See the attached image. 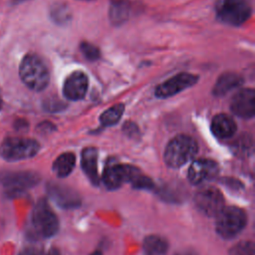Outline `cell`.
<instances>
[{"label":"cell","mask_w":255,"mask_h":255,"mask_svg":"<svg viewBox=\"0 0 255 255\" xmlns=\"http://www.w3.org/2000/svg\"><path fill=\"white\" fill-rule=\"evenodd\" d=\"M247 216L243 209L230 206L216 216V231L224 239H230L239 234L245 227Z\"/></svg>","instance_id":"5b68a950"},{"label":"cell","mask_w":255,"mask_h":255,"mask_svg":"<svg viewBox=\"0 0 255 255\" xmlns=\"http://www.w3.org/2000/svg\"><path fill=\"white\" fill-rule=\"evenodd\" d=\"M219 171L218 164L206 158L194 160L188 169V179L193 184H199L214 178Z\"/></svg>","instance_id":"7c38bea8"},{"label":"cell","mask_w":255,"mask_h":255,"mask_svg":"<svg viewBox=\"0 0 255 255\" xmlns=\"http://www.w3.org/2000/svg\"><path fill=\"white\" fill-rule=\"evenodd\" d=\"M243 83L241 76L235 73H225L219 77L213 88V94L217 97L224 96L238 88Z\"/></svg>","instance_id":"e0dca14e"},{"label":"cell","mask_w":255,"mask_h":255,"mask_svg":"<svg viewBox=\"0 0 255 255\" xmlns=\"http://www.w3.org/2000/svg\"><path fill=\"white\" fill-rule=\"evenodd\" d=\"M125 111V106L123 104L115 105L108 110H106L100 117L101 124L105 127L115 126L122 118Z\"/></svg>","instance_id":"ffe728a7"},{"label":"cell","mask_w":255,"mask_h":255,"mask_svg":"<svg viewBox=\"0 0 255 255\" xmlns=\"http://www.w3.org/2000/svg\"><path fill=\"white\" fill-rule=\"evenodd\" d=\"M88 90V77L82 71L70 74L63 85V94L68 100L79 101L83 99Z\"/></svg>","instance_id":"4fadbf2b"},{"label":"cell","mask_w":255,"mask_h":255,"mask_svg":"<svg viewBox=\"0 0 255 255\" xmlns=\"http://www.w3.org/2000/svg\"><path fill=\"white\" fill-rule=\"evenodd\" d=\"M54 126L52 125V123H49V122H44V123H41L39 126H38V129L41 131V132H47V131H51L52 129H54Z\"/></svg>","instance_id":"83f0119b"},{"label":"cell","mask_w":255,"mask_h":255,"mask_svg":"<svg viewBox=\"0 0 255 255\" xmlns=\"http://www.w3.org/2000/svg\"><path fill=\"white\" fill-rule=\"evenodd\" d=\"M176 255H196L195 253H193L192 251H185V252H182L180 254H176Z\"/></svg>","instance_id":"4dcf8cb0"},{"label":"cell","mask_w":255,"mask_h":255,"mask_svg":"<svg viewBox=\"0 0 255 255\" xmlns=\"http://www.w3.org/2000/svg\"><path fill=\"white\" fill-rule=\"evenodd\" d=\"M168 249L165 239L158 235H149L143 241L145 255H164Z\"/></svg>","instance_id":"d6986e66"},{"label":"cell","mask_w":255,"mask_h":255,"mask_svg":"<svg viewBox=\"0 0 255 255\" xmlns=\"http://www.w3.org/2000/svg\"><path fill=\"white\" fill-rule=\"evenodd\" d=\"M232 113L242 119H251L255 113V92L253 89H243L232 98L230 103Z\"/></svg>","instance_id":"8fae6325"},{"label":"cell","mask_w":255,"mask_h":255,"mask_svg":"<svg viewBox=\"0 0 255 255\" xmlns=\"http://www.w3.org/2000/svg\"><path fill=\"white\" fill-rule=\"evenodd\" d=\"M62 105L59 101H55V100H47L44 104V108L45 110L47 111H50V112H56V111H59L61 108Z\"/></svg>","instance_id":"484cf974"},{"label":"cell","mask_w":255,"mask_h":255,"mask_svg":"<svg viewBox=\"0 0 255 255\" xmlns=\"http://www.w3.org/2000/svg\"><path fill=\"white\" fill-rule=\"evenodd\" d=\"M19 76L23 84L35 92L45 90L50 82V74L46 64L38 55L32 53L25 55L21 60Z\"/></svg>","instance_id":"6da1fadb"},{"label":"cell","mask_w":255,"mask_h":255,"mask_svg":"<svg viewBox=\"0 0 255 255\" xmlns=\"http://www.w3.org/2000/svg\"><path fill=\"white\" fill-rule=\"evenodd\" d=\"M196 207L206 216H217L224 208L222 193L213 186H205L199 189L195 196Z\"/></svg>","instance_id":"52a82bcc"},{"label":"cell","mask_w":255,"mask_h":255,"mask_svg":"<svg viewBox=\"0 0 255 255\" xmlns=\"http://www.w3.org/2000/svg\"><path fill=\"white\" fill-rule=\"evenodd\" d=\"M51 17L55 22L64 24L70 19V11L65 5H57L51 10Z\"/></svg>","instance_id":"603a6c76"},{"label":"cell","mask_w":255,"mask_h":255,"mask_svg":"<svg viewBox=\"0 0 255 255\" xmlns=\"http://www.w3.org/2000/svg\"><path fill=\"white\" fill-rule=\"evenodd\" d=\"M198 151L197 142L189 135L178 134L166 145L164 160L170 167L177 168L191 160Z\"/></svg>","instance_id":"7a4b0ae2"},{"label":"cell","mask_w":255,"mask_h":255,"mask_svg":"<svg viewBox=\"0 0 255 255\" xmlns=\"http://www.w3.org/2000/svg\"><path fill=\"white\" fill-rule=\"evenodd\" d=\"M82 168L92 183H99L98 150L95 147H86L82 152Z\"/></svg>","instance_id":"2e32d148"},{"label":"cell","mask_w":255,"mask_h":255,"mask_svg":"<svg viewBox=\"0 0 255 255\" xmlns=\"http://www.w3.org/2000/svg\"><path fill=\"white\" fill-rule=\"evenodd\" d=\"M216 12L222 22L238 26L250 17L252 8L249 0H220Z\"/></svg>","instance_id":"8992f818"},{"label":"cell","mask_w":255,"mask_h":255,"mask_svg":"<svg viewBox=\"0 0 255 255\" xmlns=\"http://www.w3.org/2000/svg\"><path fill=\"white\" fill-rule=\"evenodd\" d=\"M39 149V142L33 138L10 136L0 143V156L7 161L23 160L35 156Z\"/></svg>","instance_id":"3957f363"},{"label":"cell","mask_w":255,"mask_h":255,"mask_svg":"<svg viewBox=\"0 0 255 255\" xmlns=\"http://www.w3.org/2000/svg\"><path fill=\"white\" fill-rule=\"evenodd\" d=\"M237 129L234 120L225 114L216 115L211 122V130L219 138L231 137Z\"/></svg>","instance_id":"9a60e30c"},{"label":"cell","mask_w":255,"mask_h":255,"mask_svg":"<svg viewBox=\"0 0 255 255\" xmlns=\"http://www.w3.org/2000/svg\"><path fill=\"white\" fill-rule=\"evenodd\" d=\"M1 108H2V99H1V96H0V111H1Z\"/></svg>","instance_id":"d6a6232c"},{"label":"cell","mask_w":255,"mask_h":255,"mask_svg":"<svg viewBox=\"0 0 255 255\" xmlns=\"http://www.w3.org/2000/svg\"><path fill=\"white\" fill-rule=\"evenodd\" d=\"M139 173V169L132 165L111 162L104 170L103 181L109 189H117L125 182H131Z\"/></svg>","instance_id":"ba28073f"},{"label":"cell","mask_w":255,"mask_h":255,"mask_svg":"<svg viewBox=\"0 0 255 255\" xmlns=\"http://www.w3.org/2000/svg\"><path fill=\"white\" fill-rule=\"evenodd\" d=\"M229 255H255L254 244L250 241L239 242L230 249Z\"/></svg>","instance_id":"7402d4cb"},{"label":"cell","mask_w":255,"mask_h":255,"mask_svg":"<svg viewBox=\"0 0 255 255\" xmlns=\"http://www.w3.org/2000/svg\"><path fill=\"white\" fill-rule=\"evenodd\" d=\"M49 196L62 208H75L81 204V198L73 189L57 183L47 185Z\"/></svg>","instance_id":"5bb4252c"},{"label":"cell","mask_w":255,"mask_h":255,"mask_svg":"<svg viewBox=\"0 0 255 255\" xmlns=\"http://www.w3.org/2000/svg\"><path fill=\"white\" fill-rule=\"evenodd\" d=\"M40 180L38 173L33 171H10L0 172V183L8 187L11 192H20L36 185Z\"/></svg>","instance_id":"9c48e42d"},{"label":"cell","mask_w":255,"mask_h":255,"mask_svg":"<svg viewBox=\"0 0 255 255\" xmlns=\"http://www.w3.org/2000/svg\"><path fill=\"white\" fill-rule=\"evenodd\" d=\"M92 255H102V253L100 251H95Z\"/></svg>","instance_id":"1f68e13d"},{"label":"cell","mask_w":255,"mask_h":255,"mask_svg":"<svg viewBox=\"0 0 255 255\" xmlns=\"http://www.w3.org/2000/svg\"><path fill=\"white\" fill-rule=\"evenodd\" d=\"M33 233L39 237L48 238L55 235L59 229V220L45 199H40L31 215Z\"/></svg>","instance_id":"277c9868"},{"label":"cell","mask_w":255,"mask_h":255,"mask_svg":"<svg viewBox=\"0 0 255 255\" xmlns=\"http://www.w3.org/2000/svg\"><path fill=\"white\" fill-rule=\"evenodd\" d=\"M76 164V156L73 152H65L59 155L52 166L53 171L59 177L68 176L74 169Z\"/></svg>","instance_id":"ac0fdd59"},{"label":"cell","mask_w":255,"mask_h":255,"mask_svg":"<svg viewBox=\"0 0 255 255\" xmlns=\"http://www.w3.org/2000/svg\"><path fill=\"white\" fill-rule=\"evenodd\" d=\"M198 81L196 75L189 73H180L176 76L166 80L162 84L156 87L155 96L160 99L174 96L181 91H184L193 86Z\"/></svg>","instance_id":"30bf717a"},{"label":"cell","mask_w":255,"mask_h":255,"mask_svg":"<svg viewBox=\"0 0 255 255\" xmlns=\"http://www.w3.org/2000/svg\"><path fill=\"white\" fill-rule=\"evenodd\" d=\"M47 255H61L60 254V252H59V250L58 249H56V248H52L49 252H48V254Z\"/></svg>","instance_id":"f546056e"},{"label":"cell","mask_w":255,"mask_h":255,"mask_svg":"<svg viewBox=\"0 0 255 255\" xmlns=\"http://www.w3.org/2000/svg\"><path fill=\"white\" fill-rule=\"evenodd\" d=\"M128 13H129V8L127 2L119 0L111 4L110 17H111V21H113L114 23L121 24L122 22L126 21V19L128 17Z\"/></svg>","instance_id":"44dd1931"},{"label":"cell","mask_w":255,"mask_h":255,"mask_svg":"<svg viewBox=\"0 0 255 255\" xmlns=\"http://www.w3.org/2000/svg\"><path fill=\"white\" fill-rule=\"evenodd\" d=\"M132 185L135 188H140V189H151L153 187V182L150 178H148L145 175H142L139 173L132 181Z\"/></svg>","instance_id":"d4e9b609"},{"label":"cell","mask_w":255,"mask_h":255,"mask_svg":"<svg viewBox=\"0 0 255 255\" xmlns=\"http://www.w3.org/2000/svg\"><path fill=\"white\" fill-rule=\"evenodd\" d=\"M19 255H44L42 249L38 248V247H34V246H29L24 248Z\"/></svg>","instance_id":"4316f807"},{"label":"cell","mask_w":255,"mask_h":255,"mask_svg":"<svg viewBox=\"0 0 255 255\" xmlns=\"http://www.w3.org/2000/svg\"><path fill=\"white\" fill-rule=\"evenodd\" d=\"M14 127L16 129H23L28 127V123L23 119H18L17 121H15Z\"/></svg>","instance_id":"f1b7e54d"},{"label":"cell","mask_w":255,"mask_h":255,"mask_svg":"<svg viewBox=\"0 0 255 255\" xmlns=\"http://www.w3.org/2000/svg\"><path fill=\"white\" fill-rule=\"evenodd\" d=\"M81 51H82L83 55L85 56V58L90 61L98 60L100 57V50L96 46L92 45L91 43H86V42L82 43Z\"/></svg>","instance_id":"cb8c5ba5"}]
</instances>
